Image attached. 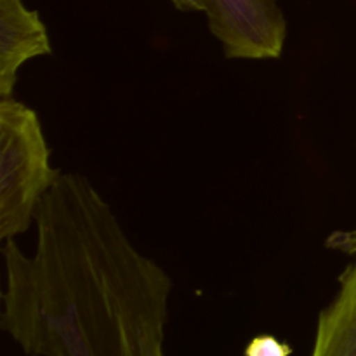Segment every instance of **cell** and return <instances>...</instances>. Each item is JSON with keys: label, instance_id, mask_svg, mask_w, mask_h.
<instances>
[{"label": "cell", "instance_id": "obj_1", "mask_svg": "<svg viewBox=\"0 0 356 356\" xmlns=\"http://www.w3.org/2000/svg\"><path fill=\"white\" fill-rule=\"evenodd\" d=\"M31 254L2 247V329L30 356H136L162 348L172 282L136 249L103 195L59 174Z\"/></svg>", "mask_w": 356, "mask_h": 356}, {"label": "cell", "instance_id": "obj_2", "mask_svg": "<svg viewBox=\"0 0 356 356\" xmlns=\"http://www.w3.org/2000/svg\"><path fill=\"white\" fill-rule=\"evenodd\" d=\"M49 160L37 111L21 101H0V238L14 240L35 222L38 207L59 177Z\"/></svg>", "mask_w": 356, "mask_h": 356}, {"label": "cell", "instance_id": "obj_3", "mask_svg": "<svg viewBox=\"0 0 356 356\" xmlns=\"http://www.w3.org/2000/svg\"><path fill=\"white\" fill-rule=\"evenodd\" d=\"M209 30L229 59H277L287 21L277 0H205Z\"/></svg>", "mask_w": 356, "mask_h": 356}, {"label": "cell", "instance_id": "obj_4", "mask_svg": "<svg viewBox=\"0 0 356 356\" xmlns=\"http://www.w3.org/2000/svg\"><path fill=\"white\" fill-rule=\"evenodd\" d=\"M52 52L40 14L23 0H0V96L13 97L24 63Z\"/></svg>", "mask_w": 356, "mask_h": 356}, {"label": "cell", "instance_id": "obj_5", "mask_svg": "<svg viewBox=\"0 0 356 356\" xmlns=\"http://www.w3.org/2000/svg\"><path fill=\"white\" fill-rule=\"evenodd\" d=\"M350 257L336 296L316 320L309 356H356V254Z\"/></svg>", "mask_w": 356, "mask_h": 356}, {"label": "cell", "instance_id": "obj_6", "mask_svg": "<svg viewBox=\"0 0 356 356\" xmlns=\"http://www.w3.org/2000/svg\"><path fill=\"white\" fill-rule=\"evenodd\" d=\"M291 348L273 336H259L249 343L245 356H289Z\"/></svg>", "mask_w": 356, "mask_h": 356}, {"label": "cell", "instance_id": "obj_7", "mask_svg": "<svg viewBox=\"0 0 356 356\" xmlns=\"http://www.w3.org/2000/svg\"><path fill=\"white\" fill-rule=\"evenodd\" d=\"M327 247L329 249L343 252L346 256H355L356 254V228L346 229V232H334L327 238Z\"/></svg>", "mask_w": 356, "mask_h": 356}, {"label": "cell", "instance_id": "obj_8", "mask_svg": "<svg viewBox=\"0 0 356 356\" xmlns=\"http://www.w3.org/2000/svg\"><path fill=\"white\" fill-rule=\"evenodd\" d=\"M169 2L183 13H205V0H169Z\"/></svg>", "mask_w": 356, "mask_h": 356}]
</instances>
